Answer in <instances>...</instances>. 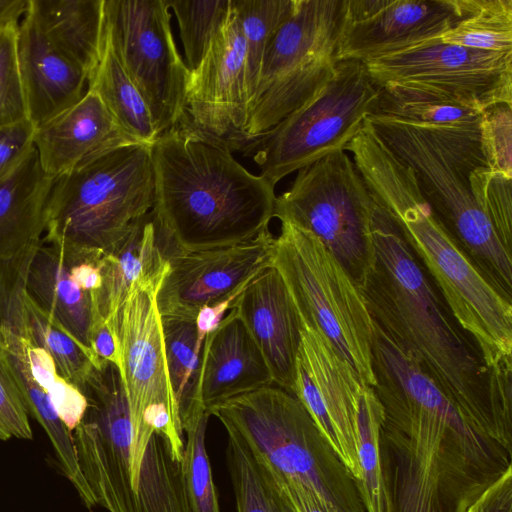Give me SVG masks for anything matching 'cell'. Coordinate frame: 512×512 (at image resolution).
I'll return each mask as SVG.
<instances>
[{"mask_svg": "<svg viewBox=\"0 0 512 512\" xmlns=\"http://www.w3.org/2000/svg\"><path fill=\"white\" fill-rule=\"evenodd\" d=\"M384 512H468L512 471V449L464 413L376 324Z\"/></svg>", "mask_w": 512, "mask_h": 512, "instance_id": "1", "label": "cell"}, {"mask_svg": "<svg viewBox=\"0 0 512 512\" xmlns=\"http://www.w3.org/2000/svg\"><path fill=\"white\" fill-rule=\"evenodd\" d=\"M371 263L358 284L373 322L493 438L512 449V369L489 371L396 223L375 202Z\"/></svg>", "mask_w": 512, "mask_h": 512, "instance_id": "2", "label": "cell"}, {"mask_svg": "<svg viewBox=\"0 0 512 512\" xmlns=\"http://www.w3.org/2000/svg\"><path fill=\"white\" fill-rule=\"evenodd\" d=\"M231 151L183 118L151 145L152 213L173 252L234 246L269 228L275 186L250 173Z\"/></svg>", "mask_w": 512, "mask_h": 512, "instance_id": "3", "label": "cell"}, {"mask_svg": "<svg viewBox=\"0 0 512 512\" xmlns=\"http://www.w3.org/2000/svg\"><path fill=\"white\" fill-rule=\"evenodd\" d=\"M374 201L398 226L459 326L489 371L512 367V303L457 246L422 194L412 168L366 120L344 147Z\"/></svg>", "mask_w": 512, "mask_h": 512, "instance_id": "4", "label": "cell"}, {"mask_svg": "<svg viewBox=\"0 0 512 512\" xmlns=\"http://www.w3.org/2000/svg\"><path fill=\"white\" fill-rule=\"evenodd\" d=\"M388 148L409 165L451 238L481 275L512 301V254L473 197L469 175L486 165L479 137L367 118Z\"/></svg>", "mask_w": 512, "mask_h": 512, "instance_id": "5", "label": "cell"}, {"mask_svg": "<svg viewBox=\"0 0 512 512\" xmlns=\"http://www.w3.org/2000/svg\"><path fill=\"white\" fill-rule=\"evenodd\" d=\"M153 204L151 146L123 145L54 180L42 240L103 257L123 241Z\"/></svg>", "mask_w": 512, "mask_h": 512, "instance_id": "6", "label": "cell"}, {"mask_svg": "<svg viewBox=\"0 0 512 512\" xmlns=\"http://www.w3.org/2000/svg\"><path fill=\"white\" fill-rule=\"evenodd\" d=\"M207 412L276 473L311 491L327 512H367L357 480L295 395L271 385Z\"/></svg>", "mask_w": 512, "mask_h": 512, "instance_id": "7", "label": "cell"}, {"mask_svg": "<svg viewBox=\"0 0 512 512\" xmlns=\"http://www.w3.org/2000/svg\"><path fill=\"white\" fill-rule=\"evenodd\" d=\"M280 222L271 266L282 277L301 322L323 335L372 387L374 324L358 286L316 236Z\"/></svg>", "mask_w": 512, "mask_h": 512, "instance_id": "8", "label": "cell"}, {"mask_svg": "<svg viewBox=\"0 0 512 512\" xmlns=\"http://www.w3.org/2000/svg\"><path fill=\"white\" fill-rule=\"evenodd\" d=\"M344 0H293L262 61L245 127L250 139L276 126L334 76Z\"/></svg>", "mask_w": 512, "mask_h": 512, "instance_id": "9", "label": "cell"}, {"mask_svg": "<svg viewBox=\"0 0 512 512\" xmlns=\"http://www.w3.org/2000/svg\"><path fill=\"white\" fill-rule=\"evenodd\" d=\"M378 97L379 87L363 62L339 61L332 79L315 96L253 138L244 153H253L260 175L275 186L289 174L343 150L375 112Z\"/></svg>", "mask_w": 512, "mask_h": 512, "instance_id": "10", "label": "cell"}, {"mask_svg": "<svg viewBox=\"0 0 512 512\" xmlns=\"http://www.w3.org/2000/svg\"><path fill=\"white\" fill-rule=\"evenodd\" d=\"M374 206L353 159L338 150L297 171L274 217L316 236L358 286L372 260Z\"/></svg>", "mask_w": 512, "mask_h": 512, "instance_id": "11", "label": "cell"}, {"mask_svg": "<svg viewBox=\"0 0 512 512\" xmlns=\"http://www.w3.org/2000/svg\"><path fill=\"white\" fill-rule=\"evenodd\" d=\"M169 10V0H104V29L144 98L158 136L183 118L189 75Z\"/></svg>", "mask_w": 512, "mask_h": 512, "instance_id": "12", "label": "cell"}, {"mask_svg": "<svg viewBox=\"0 0 512 512\" xmlns=\"http://www.w3.org/2000/svg\"><path fill=\"white\" fill-rule=\"evenodd\" d=\"M81 392L88 406L73 430L77 460L96 505L108 512H148L132 484V425L118 367H94Z\"/></svg>", "mask_w": 512, "mask_h": 512, "instance_id": "13", "label": "cell"}, {"mask_svg": "<svg viewBox=\"0 0 512 512\" xmlns=\"http://www.w3.org/2000/svg\"><path fill=\"white\" fill-rule=\"evenodd\" d=\"M364 64L376 85L417 84L480 110L512 105V52L477 50L437 39Z\"/></svg>", "mask_w": 512, "mask_h": 512, "instance_id": "14", "label": "cell"}, {"mask_svg": "<svg viewBox=\"0 0 512 512\" xmlns=\"http://www.w3.org/2000/svg\"><path fill=\"white\" fill-rule=\"evenodd\" d=\"M246 49L231 0L228 17L200 64L189 71L183 119L203 134L244 152L251 143Z\"/></svg>", "mask_w": 512, "mask_h": 512, "instance_id": "15", "label": "cell"}, {"mask_svg": "<svg viewBox=\"0 0 512 512\" xmlns=\"http://www.w3.org/2000/svg\"><path fill=\"white\" fill-rule=\"evenodd\" d=\"M274 241L268 228L234 246L167 255L169 270L157 292L161 318L195 321L204 306L236 298L271 266Z\"/></svg>", "mask_w": 512, "mask_h": 512, "instance_id": "16", "label": "cell"}, {"mask_svg": "<svg viewBox=\"0 0 512 512\" xmlns=\"http://www.w3.org/2000/svg\"><path fill=\"white\" fill-rule=\"evenodd\" d=\"M365 386L368 385L329 341L301 322L293 395L304 405L357 483L358 410Z\"/></svg>", "mask_w": 512, "mask_h": 512, "instance_id": "17", "label": "cell"}, {"mask_svg": "<svg viewBox=\"0 0 512 512\" xmlns=\"http://www.w3.org/2000/svg\"><path fill=\"white\" fill-rule=\"evenodd\" d=\"M162 281L134 284L124 303L107 322L119 345V371L132 425L131 453L139 441L143 412L148 406L166 405L181 423L168 374L162 318L157 306Z\"/></svg>", "mask_w": 512, "mask_h": 512, "instance_id": "18", "label": "cell"}, {"mask_svg": "<svg viewBox=\"0 0 512 512\" xmlns=\"http://www.w3.org/2000/svg\"><path fill=\"white\" fill-rule=\"evenodd\" d=\"M458 0H344L338 59L367 62L440 39Z\"/></svg>", "mask_w": 512, "mask_h": 512, "instance_id": "19", "label": "cell"}, {"mask_svg": "<svg viewBox=\"0 0 512 512\" xmlns=\"http://www.w3.org/2000/svg\"><path fill=\"white\" fill-rule=\"evenodd\" d=\"M231 308L260 350L274 385L293 394L301 320L279 272L273 266L263 270Z\"/></svg>", "mask_w": 512, "mask_h": 512, "instance_id": "20", "label": "cell"}, {"mask_svg": "<svg viewBox=\"0 0 512 512\" xmlns=\"http://www.w3.org/2000/svg\"><path fill=\"white\" fill-rule=\"evenodd\" d=\"M134 143L138 142L119 126L91 89L33 133L40 165L53 180L106 151Z\"/></svg>", "mask_w": 512, "mask_h": 512, "instance_id": "21", "label": "cell"}, {"mask_svg": "<svg viewBox=\"0 0 512 512\" xmlns=\"http://www.w3.org/2000/svg\"><path fill=\"white\" fill-rule=\"evenodd\" d=\"M274 385L266 362L235 309L204 339L197 395L206 411L233 397Z\"/></svg>", "mask_w": 512, "mask_h": 512, "instance_id": "22", "label": "cell"}, {"mask_svg": "<svg viewBox=\"0 0 512 512\" xmlns=\"http://www.w3.org/2000/svg\"><path fill=\"white\" fill-rule=\"evenodd\" d=\"M18 58L34 128L75 105L88 89L85 71L55 48L27 14L18 30Z\"/></svg>", "mask_w": 512, "mask_h": 512, "instance_id": "23", "label": "cell"}, {"mask_svg": "<svg viewBox=\"0 0 512 512\" xmlns=\"http://www.w3.org/2000/svg\"><path fill=\"white\" fill-rule=\"evenodd\" d=\"M72 259V249L42 240L28 270L26 291L66 332L93 353L90 332L93 319L99 313L92 293L84 291L72 280Z\"/></svg>", "mask_w": 512, "mask_h": 512, "instance_id": "24", "label": "cell"}, {"mask_svg": "<svg viewBox=\"0 0 512 512\" xmlns=\"http://www.w3.org/2000/svg\"><path fill=\"white\" fill-rule=\"evenodd\" d=\"M152 210L101 259L102 286L92 293L99 315L109 322L134 284L163 280L169 270Z\"/></svg>", "mask_w": 512, "mask_h": 512, "instance_id": "25", "label": "cell"}, {"mask_svg": "<svg viewBox=\"0 0 512 512\" xmlns=\"http://www.w3.org/2000/svg\"><path fill=\"white\" fill-rule=\"evenodd\" d=\"M53 182L43 171L35 147L0 182V258L16 255L42 239Z\"/></svg>", "mask_w": 512, "mask_h": 512, "instance_id": "26", "label": "cell"}, {"mask_svg": "<svg viewBox=\"0 0 512 512\" xmlns=\"http://www.w3.org/2000/svg\"><path fill=\"white\" fill-rule=\"evenodd\" d=\"M27 15L89 79L103 47L104 0H30Z\"/></svg>", "mask_w": 512, "mask_h": 512, "instance_id": "27", "label": "cell"}, {"mask_svg": "<svg viewBox=\"0 0 512 512\" xmlns=\"http://www.w3.org/2000/svg\"><path fill=\"white\" fill-rule=\"evenodd\" d=\"M377 86L378 104L371 116L425 130L479 137L484 110L417 84L386 83Z\"/></svg>", "mask_w": 512, "mask_h": 512, "instance_id": "28", "label": "cell"}, {"mask_svg": "<svg viewBox=\"0 0 512 512\" xmlns=\"http://www.w3.org/2000/svg\"><path fill=\"white\" fill-rule=\"evenodd\" d=\"M25 338H17L0 351V359L16 383L29 416L46 432L57 464L77 491L85 507L96 506L79 468L72 432L60 419L48 395L33 379L25 359Z\"/></svg>", "mask_w": 512, "mask_h": 512, "instance_id": "29", "label": "cell"}, {"mask_svg": "<svg viewBox=\"0 0 512 512\" xmlns=\"http://www.w3.org/2000/svg\"><path fill=\"white\" fill-rule=\"evenodd\" d=\"M88 89L100 97L131 138L150 146L156 141L158 134L149 108L120 63L105 29L101 57L88 79Z\"/></svg>", "mask_w": 512, "mask_h": 512, "instance_id": "30", "label": "cell"}, {"mask_svg": "<svg viewBox=\"0 0 512 512\" xmlns=\"http://www.w3.org/2000/svg\"><path fill=\"white\" fill-rule=\"evenodd\" d=\"M227 433V466L237 512H298L274 470L235 433Z\"/></svg>", "mask_w": 512, "mask_h": 512, "instance_id": "31", "label": "cell"}, {"mask_svg": "<svg viewBox=\"0 0 512 512\" xmlns=\"http://www.w3.org/2000/svg\"><path fill=\"white\" fill-rule=\"evenodd\" d=\"M460 16L443 43L490 52H512V0H458Z\"/></svg>", "mask_w": 512, "mask_h": 512, "instance_id": "32", "label": "cell"}, {"mask_svg": "<svg viewBox=\"0 0 512 512\" xmlns=\"http://www.w3.org/2000/svg\"><path fill=\"white\" fill-rule=\"evenodd\" d=\"M162 328L168 374L182 425L192 415L206 411L196 391L201 355L196 324L195 321L162 319Z\"/></svg>", "mask_w": 512, "mask_h": 512, "instance_id": "33", "label": "cell"}, {"mask_svg": "<svg viewBox=\"0 0 512 512\" xmlns=\"http://www.w3.org/2000/svg\"><path fill=\"white\" fill-rule=\"evenodd\" d=\"M25 307L30 342L44 349L54 360L58 372L80 390L94 367L103 360L79 344L26 291Z\"/></svg>", "mask_w": 512, "mask_h": 512, "instance_id": "34", "label": "cell"}, {"mask_svg": "<svg viewBox=\"0 0 512 512\" xmlns=\"http://www.w3.org/2000/svg\"><path fill=\"white\" fill-rule=\"evenodd\" d=\"M382 406L370 386L362 391L358 410V487L367 512H384L385 499L380 464L379 436Z\"/></svg>", "mask_w": 512, "mask_h": 512, "instance_id": "35", "label": "cell"}, {"mask_svg": "<svg viewBox=\"0 0 512 512\" xmlns=\"http://www.w3.org/2000/svg\"><path fill=\"white\" fill-rule=\"evenodd\" d=\"M246 49V85L251 98L256 90L266 48L289 15L293 0H232Z\"/></svg>", "mask_w": 512, "mask_h": 512, "instance_id": "36", "label": "cell"}, {"mask_svg": "<svg viewBox=\"0 0 512 512\" xmlns=\"http://www.w3.org/2000/svg\"><path fill=\"white\" fill-rule=\"evenodd\" d=\"M209 416L203 411L182 424L186 433L182 467L191 512H220L205 442Z\"/></svg>", "mask_w": 512, "mask_h": 512, "instance_id": "37", "label": "cell"}, {"mask_svg": "<svg viewBox=\"0 0 512 512\" xmlns=\"http://www.w3.org/2000/svg\"><path fill=\"white\" fill-rule=\"evenodd\" d=\"M184 49L189 71L200 64L208 47L224 25L231 0H169Z\"/></svg>", "mask_w": 512, "mask_h": 512, "instance_id": "38", "label": "cell"}, {"mask_svg": "<svg viewBox=\"0 0 512 512\" xmlns=\"http://www.w3.org/2000/svg\"><path fill=\"white\" fill-rule=\"evenodd\" d=\"M41 241L16 255L0 258V344L11 336L30 341L25 307L26 281Z\"/></svg>", "mask_w": 512, "mask_h": 512, "instance_id": "39", "label": "cell"}, {"mask_svg": "<svg viewBox=\"0 0 512 512\" xmlns=\"http://www.w3.org/2000/svg\"><path fill=\"white\" fill-rule=\"evenodd\" d=\"M25 359L33 379L48 395L68 430L73 432L87 410L85 395L58 372L54 360L44 349L29 340L25 342Z\"/></svg>", "mask_w": 512, "mask_h": 512, "instance_id": "40", "label": "cell"}, {"mask_svg": "<svg viewBox=\"0 0 512 512\" xmlns=\"http://www.w3.org/2000/svg\"><path fill=\"white\" fill-rule=\"evenodd\" d=\"M511 179L491 171L487 165L474 168L469 175L476 204L490 221L505 249L512 254Z\"/></svg>", "mask_w": 512, "mask_h": 512, "instance_id": "41", "label": "cell"}, {"mask_svg": "<svg viewBox=\"0 0 512 512\" xmlns=\"http://www.w3.org/2000/svg\"><path fill=\"white\" fill-rule=\"evenodd\" d=\"M18 28L0 31V127L28 120L18 58Z\"/></svg>", "mask_w": 512, "mask_h": 512, "instance_id": "42", "label": "cell"}, {"mask_svg": "<svg viewBox=\"0 0 512 512\" xmlns=\"http://www.w3.org/2000/svg\"><path fill=\"white\" fill-rule=\"evenodd\" d=\"M479 143L487 167L512 178V105L496 104L482 113Z\"/></svg>", "mask_w": 512, "mask_h": 512, "instance_id": "43", "label": "cell"}, {"mask_svg": "<svg viewBox=\"0 0 512 512\" xmlns=\"http://www.w3.org/2000/svg\"><path fill=\"white\" fill-rule=\"evenodd\" d=\"M31 440L33 432L22 395L0 359V440Z\"/></svg>", "mask_w": 512, "mask_h": 512, "instance_id": "44", "label": "cell"}, {"mask_svg": "<svg viewBox=\"0 0 512 512\" xmlns=\"http://www.w3.org/2000/svg\"><path fill=\"white\" fill-rule=\"evenodd\" d=\"M34 127L29 120L0 127V182L31 152Z\"/></svg>", "mask_w": 512, "mask_h": 512, "instance_id": "45", "label": "cell"}, {"mask_svg": "<svg viewBox=\"0 0 512 512\" xmlns=\"http://www.w3.org/2000/svg\"><path fill=\"white\" fill-rule=\"evenodd\" d=\"M468 512H512V471L492 485Z\"/></svg>", "mask_w": 512, "mask_h": 512, "instance_id": "46", "label": "cell"}, {"mask_svg": "<svg viewBox=\"0 0 512 512\" xmlns=\"http://www.w3.org/2000/svg\"><path fill=\"white\" fill-rule=\"evenodd\" d=\"M90 344L93 353L103 361L120 367V353L113 329L102 317H96L90 332Z\"/></svg>", "mask_w": 512, "mask_h": 512, "instance_id": "47", "label": "cell"}, {"mask_svg": "<svg viewBox=\"0 0 512 512\" xmlns=\"http://www.w3.org/2000/svg\"><path fill=\"white\" fill-rule=\"evenodd\" d=\"M234 300L235 298H230L221 303L212 306H204L200 309L195 320L197 347L199 350L202 349L206 336L218 327L223 319L224 313L231 308Z\"/></svg>", "mask_w": 512, "mask_h": 512, "instance_id": "48", "label": "cell"}, {"mask_svg": "<svg viewBox=\"0 0 512 512\" xmlns=\"http://www.w3.org/2000/svg\"><path fill=\"white\" fill-rule=\"evenodd\" d=\"M275 474L298 512H327L318 498L307 488L296 481L280 476L276 472Z\"/></svg>", "mask_w": 512, "mask_h": 512, "instance_id": "49", "label": "cell"}, {"mask_svg": "<svg viewBox=\"0 0 512 512\" xmlns=\"http://www.w3.org/2000/svg\"><path fill=\"white\" fill-rule=\"evenodd\" d=\"M30 0H0V31L18 28L20 19L29 11Z\"/></svg>", "mask_w": 512, "mask_h": 512, "instance_id": "50", "label": "cell"}]
</instances>
